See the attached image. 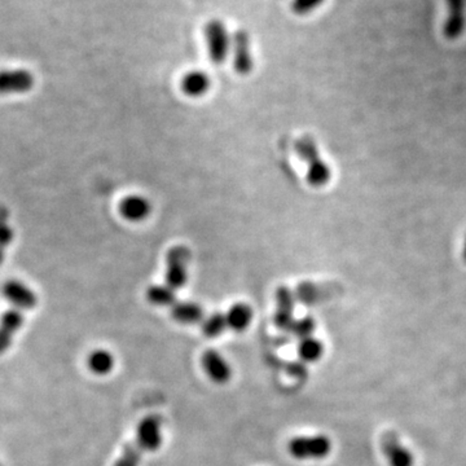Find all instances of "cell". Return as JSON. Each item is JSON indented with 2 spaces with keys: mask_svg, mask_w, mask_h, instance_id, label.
<instances>
[{
  "mask_svg": "<svg viewBox=\"0 0 466 466\" xmlns=\"http://www.w3.org/2000/svg\"><path fill=\"white\" fill-rule=\"evenodd\" d=\"M289 453L298 460L325 459L332 451V442L327 435L293 438L287 445Z\"/></svg>",
  "mask_w": 466,
  "mask_h": 466,
  "instance_id": "cell-1",
  "label": "cell"
},
{
  "mask_svg": "<svg viewBox=\"0 0 466 466\" xmlns=\"http://www.w3.org/2000/svg\"><path fill=\"white\" fill-rule=\"evenodd\" d=\"M191 253L188 248L178 245L171 248L166 255V284L178 290L184 287L188 280V263Z\"/></svg>",
  "mask_w": 466,
  "mask_h": 466,
  "instance_id": "cell-2",
  "label": "cell"
},
{
  "mask_svg": "<svg viewBox=\"0 0 466 466\" xmlns=\"http://www.w3.org/2000/svg\"><path fill=\"white\" fill-rule=\"evenodd\" d=\"M205 39L208 46V58L213 64L222 65L228 56L231 39L226 26L219 20H211L205 25Z\"/></svg>",
  "mask_w": 466,
  "mask_h": 466,
  "instance_id": "cell-3",
  "label": "cell"
},
{
  "mask_svg": "<svg viewBox=\"0 0 466 466\" xmlns=\"http://www.w3.org/2000/svg\"><path fill=\"white\" fill-rule=\"evenodd\" d=\"M381 450L388 460V466H413L415 457L395 431H385L381 437Z\"/></svg>",
  "mask_w": 466,
  "mask_h": 466,
  "instance_id": "cell-4",
  "label": "cell"
},
{
  "mask_svg": "<svg viewBox=\"0 0 466 466\" xmlns=\"http://www.w3.org/2000/svg\"><path fill=\"white\" fill-rule=\"evenodd\" d=\"M161 417L157 415L144 417L137 431V443L143 451L154 452L162 445Z\"/></svg>",
  "mask_w": 466,
  "mask_h": 466,
  "instance_id": "cell-5",
  "label": "cell"
},
{
  "mask_svg": "<svg viewBox=\"0 0 466 466\" xmlns=\"http://www.w3.org/2000/svg\"><path fill=\"white\" fill-rule=\"evenodd\" d=\"M232 55L233 69L240 75L250 74L254 66L251 55L250 38L244 30H237L232 39Z\"/></svg>",
  "mask_w": 466,
  "mask_h": 466,
  "instance_id": "cell-6",
  "label": "cell"
},
{
  "mask_svg": "<svg viewBox=\"0 0 466 466\" xmlns=\"http://www.w3.org/2000/svg\"><path fill=\"white\" fill-rule=\"evenodd\" d=\"M448 15L443 25V36L455 41L464 34L466 28V0H445Z\"/></svg>",
  "mask_w": 466,
  "mask_h": 466,
  "instance_id": "cell-7",
  "label": "cell"
},
{
  "mask_svg": "<svg viewBox=\"0 0 466 466\" xmlns=\"http://www.w3.org/2000/svg\"><path fill=\"white\" fill-rule=\"evenodd\" d=\"M295 295L293 290L287 287H280L276 290V312L273 316V322L276 328L280 330H289L290 325L295 322Z\"/></svg>",
  "mask_w": 466,
  "mask_h": 466,
  "instance_id": "cell-8",
  "label": "cell"
},
{
  "mask_svg": "<svg viewBox=\"0 0 466 466\" xmlns=\"http://www.w3.org/2000/svg\"><path fill=\"white\" fill-rule=\"evenodd\" d=\"M3 293L17 309H34L38 303L36 293L17 280H8L3 287Z\"/></svg>",
  "mask_w": 466,
  "mask_h": 466,
  "instance_id": "cell-9",
  "label": "cell"
},
{
  "mask_svg": "<svg viewBox=\"0 0 466 466\" xmlns=\"http://www.w3.org/2000/svg\"><path fill=\"white\" fill-rule=\"evenodd\" d=\"M341 289L334 290L332 285H317L314 282H301L295 290V300L306 306H314L320 302L330 300L339 293Z\"/></svg>",
  "mask_w": 466,
  "mask_h": 466,
  "instance_id": "cell-10",
  "label": "cell"
},
{
  "mask_svg": "<svg viewBox=\"0 0 466 466\" xmlns=\"http://www.w3.org/2000/svg\"><path fill=\"white\" fill-rule=\"evenodd\" d=\"M34 86V77L25 69L4 70L0 77V90L3 93L28 92Z\"/></svg>",
  "mask_w": 466,
  "mask_h": 466,
  "instance_id": "cell-11",
  "label": "cell"
},
{
  "mask_svg": "<svg viewBox=\"0 0 466 466\" xmlns=\"http://www.w3.org/2000/svg\"><path fill=\"white\" fill-rule=\"evenodd\" d=\"M118 210L120 214L129 222H143L151 214L152 205L143 196L132 194L120 202Z\"/></svg>",
  "mask_w": 466,
  "mask_h": 466,
  "instance_id": "cell-12",
  "label": "cell"
},
{
  "mask_svg": "<svg viewBox=\"0 0 466 466\" xmlns=\"http://www.w3.org/2000/svg\"><path fill=\"white\" fill-rule=\"evenodd\" d=\"M202 366L208 377L216 383H226L231 380L232 371L230 364L216 350L210 349L205 351L202 356Z\"/></svg>",
  "mask_w": 466,
  "mask_h": 466,
  "instance_id": "cell-13",
  "label": "cell"
},
{
  "mask_svg": "<svg viewBox=\"0 0 466 466\" xmlns=\"http://www.w3.org/2000/svg\"><path fill=\"white\" fill-rule=\"evenodd\" d=\"M23 324V315L20 309H8L3 315L1 329H0V351L4 352L12 344V338L16 332Z\"/></svg>",
  "mask_w": 466,
  "mask_h": 466,
  "instance_id": "cell-14",
  "label": "cell"
},
{
  "mask_svg": "<svg viewBox=\"0 0 466 466\" xmlns=\"http://www.w3.org/2000/svg\"><path fill=\"white\" fill-rule=\"evenodd\" d=\"M203 309L194 302H176L171 307L172 319L180 324L194 325L203 322Z\"/></svg>",
  "mask_w": 466,
  "mask_h": 466,
  "instance_id": "cell-15",
  "label": "cell"
},
{
  "mask_svg": "<svg viewBox=\"0 0 466 466\" xmlns=\"http://www.w3.org/2000/svg\"><path fill=\"white\" fill-rule=\"evenodd\" d=\"M180 88L189 97H201L210 88V78L200 70L186 73L181 78Z\"/></svg>",
  "mask_w": 466,
  "mask_h": 466,
  "instance_id": "cell-16",
  "label": "cell"
},
{
  "mask_svg": "<svg viewBox=\"0 0 466 466\" xmlns=\"http://www.w3.org/2000/svg\"><path fill=\"white\" fill-rule=\"evenodd\" d=\"M228 328L235 332H244L253 320V309L245 303L233 305L226 314Z\"/></svg>",
  "mask_w": 466,
  "mask_h": 466,
  "instance_id": "cell-17",
  "label": "cell"
},
{
  "mask_svg": "<svg viewBox=\"0 0 466 466\" xmlns=\"http://www.w3.org/2000/svg\"><path fill=\"white\" fill-rule=\"evenodd\" d=\"M147 300L149 303L159 307H166V306H174L176 303V293L175 289L165 285H152L147 290Z\"/></svg>",
  "mask_w": 466,
  "mask_h": 466,
  "instance_id": "cell-18",
  "label": "cell"
},
{
  "mask_svg": "<svg viewBox=\"0 0 466 466\" xmlns=\"http://www.w3.org/2000/svg\"><path fill=\"white\" fill-rule=\"evenodd\" d=\"M298 356L303 363H315L323 358L324 344L314 337L302 339L298 344Z\"/></svg>",
  "mask_w": 466,
  "mask_h": 466,
  "instance_id": "cell-19",
  "label": "cell"
},
{
  "mask_svg": "<svg viewBox=\"0 0 466 466\" xmlns=\"http://www.w3.org/2000/svg\"><path fill=\"white\" fill-rule=\"evenodd\" d=\"M113 366H115V358L107 350H95L88 356V368L95 374L99 376L108 374L113 369Z\"/></svg>",
  "mask_w": 466,
  "mask_h": 466,
  "instance_id": "cell-20",
  "label": "cell"
},
{
  "mask_svg": "<svg viewBox=\"0 0 466 466\" xmlns=\"http://www.w3.org/2000/svg\"><path fill=\"white\" fill-rule=\"evenodd\" d=\"M332 176V172L328 165L320 158L309 164L307 169V181L312 186H323L328 183Z\"/></svg>",
  "mask_w": 466,
  "mask_h": 466,
  "instance_id": "cell-21",
  "label": "cell"
},
{
  "mask_svg": "<svg viewBox=\"0 0 466 466\" xmlns=\"http://www.w3.org/2000/svg\"><path fill=\"white\" fill-rule=\"evenodd\" d=\"M227 327L228 324L226 315L222 312H216L202 322V333L208 338L219 337Z\"/></svg>",
  "mask_w": 466,
  "mask_h": 466,
  "instance_id": "cell-22",
  "label": "cell"
},
{
  "mask_svg": "<svg viewBox=\"0 0 466 466\" xmlns=\"http://www.w3.org/2000/svg\"><path fill=\"white\" fill-rule=\"evenodd\" d=\"M295 149L298 157L301 158L302 161L307 162L309 165L319 159L317 147H316L315 140L312 137H300L295 143Z\"/></svg>",
  "mask_w": 466,
  "mask_h": 466,
  "instance_id": "cell-23",
  "label": "cell"
},
{
  "mask_svg": "<svg viewBox=\"0 0 466 466\" xmlns=\"http://www.w3.org/2000/svg\"><path fill=\"white\" fill-rule=\"evenodd\" d=\"M142 455L143 450L137 445V442H129L123 447L122 455L115 461V466H139Z\"/></svg>",
  "mask_w": 466,
  "mask_h": 466,
  "instance_id": "cell-24",
  "label": "cell"
},
{
  "mask_svg": "<svg viewBox=\"0 0 466 466\" xmlns=\"http://www.w3.org/2000/svg\"><path fill=\"white\" fill-rule=\"evenodd\" d=\"M315 328L316 323L314 317L306 316V317H302L300 320H295L287 332L290 334H293L295 338H298L300 341H302V339L312 337V333L315 332Z\"/></svg>",
  "mask_w": 466,
  "mask_h": 466,
  "instance_id": "cell-25",
  "label": "cell"
},
{
  "mask_svg": "<svg viewBox=\"0 0 466 466\" xmlns=\"http://www.w3.org/2000/svg\"><path fill=\"white\" fill-rule=\"evenodd\" d=\"M325 0H293L292 9L297 15H309L314 12L316 8L320 7Z\"/></svg>",
  "mask_w": 466,
  "mask_h": 466,
  "instance_id": "cell-26",
  "label": "cell"
},
{
  "mask_svg": "<svg viewBox=\"0 0 466 466\" xmlns=\"http://www.w3.org/2000/svg\"><path fill=\"white\" fill-rule=\"evenodd\" d=\"M12 237H14L12 228H9L7 224H4L3 231H1V244H3V248H6L12 241Z\"/></svg>",
  "mask_w": 466,
  "mask_h": 466,
  "instance_id": "cell-27",
  "label": "cell"
},
{
  "mask_svg": "<svg viewBox=\"0 0 466 466\" xmlns=\"http://www.w3.org/2000/svg\"><path fill=\"white\" fill-rule=\"evenodd\" d=\"M462 257H464V260L466 262V240H465V246H464V253H462Z\"/></svg>",
  "mask_w": 466,
  "mask_h": 466,
  "instance_id": "cell-28",
  "label": "cell"
}]
</instances>
